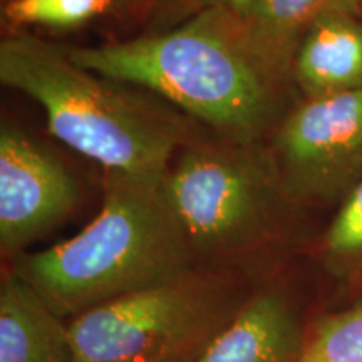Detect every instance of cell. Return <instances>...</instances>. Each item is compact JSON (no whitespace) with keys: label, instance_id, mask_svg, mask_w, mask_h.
Segmentation results:
<instances>
[{"label":"cell","instance_id":"1","mask_svg":"<svg viewBox=\"0 0 362 362\" xmlns=\"http://www.w3.org/2000/svg\"><path fill=\"white\" fill-rule=\"evenodd\" d=\"M76 64L151 93L237 143H267L298 101L248 42L242 17L206 8L163 33L67 47Z\"/></svg>","mask_w":362,"mask_h":362},{"label":"cell","instance_id":"2","mask_svg":"<svg viewBox=\"0 0 362 362\" xmlns=\"http://www.w3.org/2000/svg\"><path fill=\"white\" fill-rule=\"evenodd\" d=\"M0 81L37 103L49 133L104 171L161 175L200 138L197 121L155 94L84 69L67 47L27 33L0 42Z\"/></svg>","mask_w":362,"mask_h":362},{"label":"cell","instance_id":"3","mask_svg":"<svg viewBox=\"0 0 362 362\" xmlns=\"http://www.w3.org/2000/svg\"><path fill=\"white\" fill-rule=\"evenodd\" d=\"M11 262L64 320L194 269L165 173L121 171H104L101 210L78 235Z\"/></svg>","mask_w":362,"mask_h":362},{"label":"cell","instance_id":"4","mask_svg":"<svg viewBox=\"0 0 362 362\" xmlns=\"http://www.w3.org/2000/svg\"><path fill=\"white\" fill-rule=\"evenodd\" d=\"M165 192L194 269L237 275L284 245L302 214L269 141L194 139L171 160Z\"/></svg>","mask_w":362,"mask_h":362},{"label":"cell","instance_id":"5","mask_svg":"<svg viewBox=\"0 0 362 362\" xmlns=\"http://www.w3.org/2000/svg\"><path fill=\"white\" fill-rule=\"evenodd\" d=\"M245 298L235 274L192 269L67 320L71 362H192Z\"/></svg>","mask_w":362,"mask_h":362},{"label":"cell","instance_id":"6","mask_svg":"<svg viewBox=\"0 0 362 362\" xmlns=\"http://www.w3.org/2000/svg\"><path fill=\"white\" fill-rule=\"evenodd\" d=\"M269 148L296 206H337L362 180V89L298 99Z\"/></svg>","mask_w":362,"mask_h":362},{"label":"cell","instance_id":"7","mask_svg":"<svg viewBox=\"0 0 362 362\" xmlns=\"http://www.w3.org/2000/svg\"><path fill=\"white\" fill-rule=\"evenodd\" d=\"M79 185L51 148L11 124L0 129V250L8 260L69 218Z\"/></svg>","mask_w":362,"mask_h":362},{"label":"cell","instance_id":"8","mask_svg":"<svg viewBox=\"0 0 362 362\" xmlns=\"http://www.w3.org/2000/svg\"><path fill=\"white\" fill-rule=\"evenodd\" d=\"M304 342L287 293L267 285L243 300L193 362H297Z\"/></svg>","mask_w":362,"mask_h":362},{"label":"cell","instance_id":"9","mask_svg":"<svg viewBox=\"0 0 362 362\" xmlns=\"http://www.w3.org/2000/svg\"><path fill=\"white\" fill-rule=\"evenodd\" d=\"M298 99L362 89V19L329 12L302 39L292 66Z\"/></svg>","mask_w":362,"mask_h":362},{"label":"cell","instance_id":"10","mask_svg":"<svg viewBox=\"0 0 362 362\" xmlns=\"http://www.w3.org/2000/svg\"><path fill=\"white\" fill-rule=\"evenodd\" d=\"M0 362H71L67 322L13 270L0 284Z\"/></svg>","mask_w":362,"mask_h":362},{"label":"cell","instance_id":"11","mask_svg":"<svg viewBox=\"0 0 362 362\" xmlns=\"http://www.w3.org/2000/svg\"><path fill=\"white\" fill-rule=\"evenodd\" d=\"M361 0H250L242 21L248 42L279 78L292 83L302 39L329 12L359 13Z\"/></svg>","mask_w":362,"mask_h":362},{"label":"cell","instance_id":"12","mask_svg":"<svg viewBox=\"0 0 362 362\" xmlns=\"http://www.w3.org/2000/svg\"><path fill=\"white\" fill-rule=\"evenodd\" d=\"M319 250L330 275L362 284V180L337 205Z\"/></svg>","mask_w":362,"mask_h":362},{"label":"cell","instance_id":"13","mask_svg":"<svg viewBox=\"0 0 362 362\" xmlns=\"http://www.w3.org/2000/svg\"><path fill=\"white\" fill-rule=\"evenodd\" d=\"M297 362H362V297L317 319L305 332Z\"/></svg>","mask_w":362,"mask_h":362},{"label":"cell","instance_id":"14","mask_svg":"<svg viewBox=\"0 0 362 362\" xmlns=\"http://www.w3.org/2000/svg\"><path fill=\"white\" fill-rule=\"evenodd\" d=\"M115 8V0H8L4 16L12 25L78 27Z\"/></svg>","mask_w":362,"mask_h":362},{"label":"cell","instance_id":"15","mask_svg":"<svg viewBox=\"0 0 362 362\" xmlns=\"http://www.w3.org/2000/svg\"><path fill=\"white\" fill-rule=\"evenodd\" d=\"M248 4H250V0H163L158 7H160L161 21L181 24L194 13L215 7L226 8V11L243 17Z\"/></svg>","mask_w":362,"mask_h":362},{"label":"cell","instance_id":"16","mask_svg":"<svg viewBox=\"0 0 362 362\" xmlns=\"http://www.w3.org/2000/svg\"><path fill=\"white\" fill-rule=\"evenodd\" d=\"M163 0H115V7L119 8H138V7H146L155 4L158 7Z\"/></svg>","mask_w":362,"mask_h":362},{"label":"cell","instance_id":"17","mask_svg":"<svg viewBox=\"0 0 362 362\" xmlns=\"http://www.w3.org/2000/svg\"><path fill=\"white\" fill-rule=\"evenodd\" d=\"M359 17L362 19V0H361V6H359Z\"/></svg>","mask_w":362,"mask_h":362},{"label":"cell","instance_id":"18","mask_svg":"<svg viewBox=\"0 0 362 362\" xmlns=\"http://www.w3.org/2000/svg\"><path fill=\"white\" fill-rule=\"evenodd\" d=\"M192 362H193V361H192Z\"/></svg>","mask_w":362,"mask_h":362}]
</instances>
